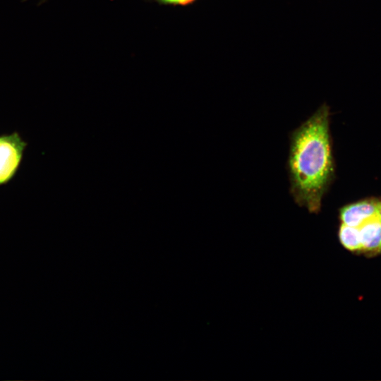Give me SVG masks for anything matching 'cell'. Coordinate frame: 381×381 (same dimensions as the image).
Here are the masks:
<instances>
[{
    "label": "cell",
    "mask_w": 381,
    "mask_h": 381,
    "mask_svg": "<svg viewBox=\"0 0 381 381\" xmlns=\"http://www.w3.org/2000/svg\"><path fill=\"white\" fill-rule=\"evenodd\" d=\"M329 123L324 104L289 134V193L296 205L314 214L320 212L335 174Z\"/></svg>",
    "instance_id": "6da1fadb"
},
{
    "label": "cell",
    "mask_w": 381,
    "mask_h": 381,
    "mask_svg": "<svg viewBox=\"0 0 381 381\" xmlns=\"http://www.w3.org/2000/svg\"><path fill=\"white\" fill-rule=\"evenodd\" d=\"M160 3L174 5H186L194 0H158Z\"/></svg>",
    "instance_id": "8992f818"
},
{
    "label": "cell",
    "mask_w": 381,
    "mask_h": 381,
    "mask_svg": "<svg viewBox=\"0 0 381 381\" xmlns=\"http://www.w3.org/2000/svg\"><path fill=\"white\" fill-rule=\"evenodd\" d=\"M338 238L345 249L352 253H361L362 246L358 227L341 223L338 230Z\"/></svg>",
    "instance_id": "5b68a950"
},
{
    "label": "cell",
    "mask_w": 381,
    "mask_h": 381,
    "mask_svg": "<svg viewBox=\"0 0 381 381\" xmlns=\"http://www.w3.org/2000/svg\"><path fill=\"white\" fill-rule=\"evenodd\" d=\"M359 228L362 252L368 257L381 253V220L377 217L371 219Z\"/></svg>",
    "instance_id": "277c9868"
},
{
    "label": "cell",
    "mask_w": 381,
    "mask_h": 381,
    "mask_svg": "<svg viewBox=\"0 0 381 381\" xmlns=\"http://www.w3.org/2000/svg\"><path fill=\"white\" fill-rule=\"evenodd\" d=\"M380 199L370 198L342 206L339 210L341 224L360 227L378 216Z\"/></svg>",
    "instance_id": "3957f363"
},
{
    "label": "cell",
    "mask_w": 381,
    "mask_h": 381,
    "mask_svg": "<svg viewBox=\"0 0 381 381\" xmlns=\"http://www.w3.org/2000/svg\"><path fill=\"white\" fill-rule=\"evenodd\" d=\"M378 217L381 220V200L380 202V207H379V211H378Z\"/></svg>",
    "instance_id": "52a82bcc"
},
{
    "label": "cell",
    "mask_w": 381,
    "mask_h": 381,
    "mask_svg": "<svg viewBox=\"0 0 381 381\" xmlns=\"http://www.w3.org/2000/svg\"><path fill=\"white\" fill-rule=\"evenodd\" d=\"M28 145L17 131L0 134V187L8 185L16 176Z\"/></svg>",
    "instance_id": "7a4b0ae2"
}]
</instances>
